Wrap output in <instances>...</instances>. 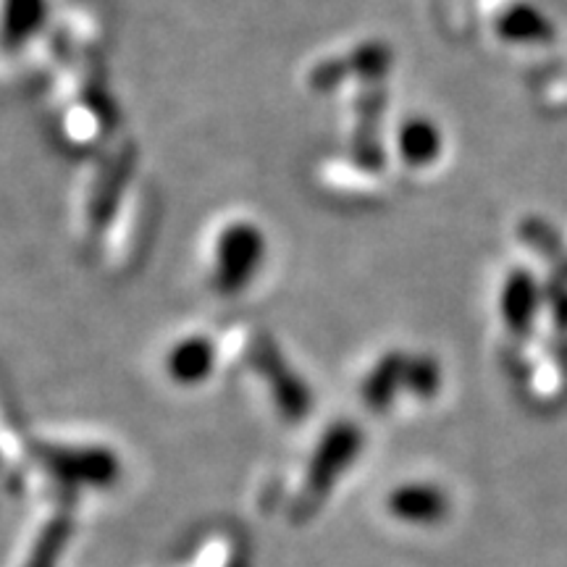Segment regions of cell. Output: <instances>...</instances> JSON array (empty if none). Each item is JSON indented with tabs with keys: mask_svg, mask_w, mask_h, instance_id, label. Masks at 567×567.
Instances as JSON below:
<instances>
[{
	"mask_svg": "<svg viewBox=\"0 0 567 567\" xmlns=\"http://www.w3.org/2000/svg\"><path fill=\"white\" fill-rule=\"evenodd\" d=\"M389 509L402 520L413 523H431L439 520L446 509V499L442 492L431 486H408L392 494L389 499Z\"/></svg>",
	"mask_w": 567,
	"mask_h": 567,
	"instance_id": "cell-3",
	"label": "cell"
},
{
	"mask_svg": "<svg viewBox=\"0 0 567 567\" xmlns=\"http://www.w3.org/2000/svg\"><path fill=\"white\" fill-rule=\"evenodd\" d=\"M402 151H405L410 161H429L436 153V132L431 130V124H408V130L402 132Z\"/></svg>",
	"mask_w": 567,
	"mask_h": 567,
	"instance_id": "cell-7",
	"label": "cell"
},
{
	"mask_svg": "<svg viewBox=\"0 0 567 567\" xmlns=\"http://www.w3.org/2000/svg\"><path fill=\"white\" fill-rule=\"evenodd\" d=\"M358 446L360 436L354 434L350 425H339V429H334L323 439L321 450H318V455L313 460V467H310L308 473V486H305L302 496L305 507L318 505V499L329 492L331 481L344 471V465L350 463Z\"/></svg>",
	"mask_w": 567,
	"mask_h": 567,
	"instance_id": "cell-1",
	"label": "cell"
},
{
	"mask_svg": "<svg viewBox=\"0 0 567 567\" xmlns=\"http://www.w3.org/2000/svg\"><path fill=\"white\" fill-rule=\"evenodd\" d=\"M213 365V352L208 344L200 342V339H189V342L179 344L168 360V368H172V375L182 384H197L208 375Z\"/></svg>",
	"mask_w": 567,
	"mask_h": 567,
	"instance_id": "cell-5",
	"label": "cell"
},
{
	"mask_svg": "<svg viewBox=\"0 0 567 567\" xmlns=\"http://www.w3.org/2000/svg\"><path fill=\"white\" fill-rule=\"evenodd\" d=\"M69 534H71V523L66 517L53 520L51 526L42 530L38 547H34L30 559H27V567H55L63 547H66Z\"/></svg>",
	"mask_w": 567,
	"mask_h": 567,
	"instance_id": "cell-6",
	"label": "cell"
},
{
	"mask_svg": "<svg viewBox=\"0 0 567 567\" xmlns=\"http://www.w3.org/2000/svg\"><path fill=\"white\" fill-rule=\"evenodd\" d=\"M221 250V276L231 284V287L243 279L245 268H255V260L260 258L258 237L250 234V229H234V234L226 237Z\"/></svg>",
	"mask_w": 567,
	"mask_h": 567,
	"instance_id": "cell-4",
	"label": "cell"
},
{
	"mask_svg": "<svg viewBox=\"0 0 567 567\" xmlns=\"http://www.w3.org/2000/svg\"><path fill=\"white\" fill-rule=\"evenodd\" d=\"M42 463L61 481H84L105 486L116 476V460L101 450H42Z\"/></svg>",
	"mask_w": 567,
	"mask_h": 567,
	"instance_id": "cell-2",
	"label": "cell"
}]
</instances>
